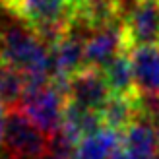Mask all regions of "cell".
<instances>
[{"label": "cell", "mask_w": 159, "mask_h": 159, "mask_svg": "<svg viewBox=\"0 0 159 159\" xmlns=\"http://www.w3.org/2000/svg\"><path fill=\"white\" fill-rule=\"evenodd\" d=\"M99 113L103 124L116 132H124L140 116H144L138 95H120V93H111V97L107 99V103L103 105Z\"/></svg>", "instance_id": "obj_10"}, {"label": "cell", "mask_w": 159, "mask_h": 159, "mask_svg": "<svg viewBox=\"0 0 159 159\" xmlns=\"http://www.w3.org/2000/svg\"><path fill=\"white\" fill-rule=\"evenodd\" d=\"M4 142L10 152L23 159H39L49 153L51 142L41 130H37L18 109H8Z\"/></svg>", "instance_id": "obj_4"}, {"label": "cell", "mask_w": 159, "mask_h": 159, "mask_svg": "<svg viewBox=\"0 0 159 159\" xmlns=\"http://www.w3.org/2000/svg\"><path fill=\"white\" fill-rule=\"evenodd\" d=\"M27 89V82L23 74L10 66H0V101L4 105L16 109L20 105L23 93Z\"/></svg>", "instance_id": "obj_13"}, {"label": "cell", "mask_w": 159, "mask_h": 159, "mask_svg": "<svg viewBox=\"0 0 159 159\" xmlns=\"http://www.w3.org/2000/svg\"><path fill=\"white\" fill-rule=\"evenodd\" d=\"M120 138H122V132L103 126L101 130L80 140V144L76 146V157L78 159H109L115 149L120 146Z\"/></svg>", "instance_id": "obj_11"}, {"label": "cell", "mask_w": 159, "mask_h": 159, "mask_svg": "<svg viewBox=\"0 0 159 159\" xmlns=\"http://www.w3.org/2000/svg\"><path fill=\"white\" fill-rule=\"evenodd\" d=\"M6 105L0 101V146L4 142V136H6V118H8V111L4 109Z\"/></svg>", "instance_id": "obj_15"}, {"label": "cell", "mask_w": 159, "mask_h": 159, "mask_svg": "<svg viewBox=\"0 0 159 159\" xmlns=\"http://www.w3.org/2000/svg\"><path fill=\"white\" fill-rule=\"evenodd\" d=\"M0 66H10L23 74L27 87L52 82L51 49L25 25L0 29Z\"/></svg>", "instance_id": "obj_1"}, {"label": "cell", "mask_w": 159, "mask_h": 159, "mask_svg": "<svg viewBox=\"0 0 159 159\" xmlns=\"http://www.w3.org/2000/svg\"><path fill=\"white\" fill-rule=\"evenodd\" d=\"M25 27L52 45L74 25L78 0H2Z\"/></svg>", "instance_id": "obj_2"}, {"label": "cell", "mask_w": 159, "mask_h": 159, "mask_svg": "<svg viewBox=\"0 0 159 159\" xmlns=\"http://www.w3.org/2000/svg\"><path fill=\"white\" fill-rule=\"evenodd\" d=\"M124 51H128L124 35V21L93 29L91 35L84 43L85 66L103 70L115 57H118Z\"/></svg>", "instance_id": "obj_7"}, {"label": "cell", "mask_w": 159, "mask_h": 159, "mask_svg": "<svg viewBox=\"0 0 159 159\" xmlns=\"http://www.w3.org/2000/svg\"><path fill=\"white\" fill-rule=\"evenodd\" d=\"M103 74H105V80L111 87V93L138 95L136 82H134V68H132V60H130L128 51H124L118 57H115L103 68Z\"/></svg>", "instance_id": "obj_12"}, {"label": "cell", "mask_w": 159, "mask_h": 159, "mask_svg": "<svg viewBox=\"0 0 159 159\" xmlns=\"http://www.w3.org/2000/svg\"><path fill=\"white\" fill-rule=\"evenodd\" d=\"M124 35L128 51L159 45V0H134L124 14Z\"/></svg>", "instance_id": "obj_5"}, {"label": "cell", "mask_w": 159, "mask_h": 159, "mask_svg": "<svg viewBox=\"0 0 159 159\" xmlns=\"http://www.w3.org/2000/svg\"><path fill=\"white\" fill-rule=\"evenodd\" d=\"M157 148H159V120H157Z\"/></svg>", "instance_id": "obj_16"}, {"label": "cell", "mask_w": 159, "mask_h": 159, "mask_svg": "<svg viewBox=\"0 0 159 159\" xmlns=\"http://www.w3.org/2000/svg\"><path fill=\"white\" fill-rule=\"evenodd\" d=\"M140 99H159V45L128 51Z\"/></svg>", "instance_id": "obj_9"}, {"label": "cell", "mask_w": 159, "mask_h": 159, "mask_svg": "<svg viewBox=\"0 0 159 159\" xmlns=\"http://www.w3.org/2000/svg\"><path fill=\"white\" fill-rule=\"evenodd\" d=\"M72 159H78V157H76V155H74V157H72Z\"/></svg>", "instance_id": "obj_17"}, {"label": "cell", "mask_w": 159, "mask_h": 159, "mask_svg": "<svg viewBox=\"0 0 159 159\" xmlns=\"http://www.w3.org/2000/svg\"><path fill=\"white\" fill-rule=\"evenodd\" d=\"M109 159H142V157H138L136 153H132L130 149H126V148H122V146H118Z\"/></svg>", "instance_id": "obj_14"}, {"label": "cell", "mask_w": 159, "mask_h": 159, "mask_svg": "<svg viewBox=\"0 0 159 159\" xmlns=\"http://www.w3.org/2000/svg\"><path fill=\"white\" fill-rule=\"evenodd\" d=\"M84 43L85 39L74 33L70 29L66 35H62L58 41L51 45V62H52V82L64 89V85L74 74L85 68L84 57Z\"/></svg>", "instance_id": "obj_8"}, {"label": "cell", "mask_w": 159, "mask_h": 159, "mask_svg": "<svg viewBox=\"0 0 159 159\" xmlns=\"http://www.w3.org/2000/svg\"><path fill=\"white\" fill-rule=\"evenodd\" d=\"M18 107L37 130H41L47 138H54L62 128L66 91L54 82L27 87Z\"/></svg>", "instance_id": "obj_3"}, {"label": "cell", "mask_w": 159, "mask_h": 159, "mask_svg": "<svg viewBox=\"0 0 159 159\" xmlns=\"http://www.w3.org/2000/svg\"><path fill=\"white\" fill-rule=\"evenodd\" d=\"M66 101L89 111H101L111 97V87L105 80V74L99 68L85 66L64 85Z\"/></svg>", "instance_id": "obj_6"}]
</instances>
